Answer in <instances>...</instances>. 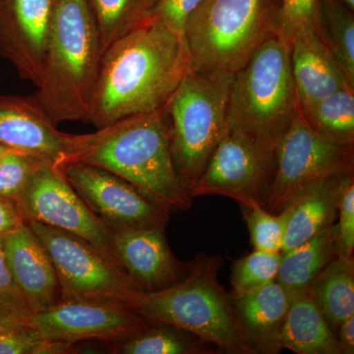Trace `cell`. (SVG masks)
<instances>
[{"label":"cell","mask_w":354,"mask_h":354,"mask_svg":"<svg viewBox=\"0 0 354 354\" xmlns=\"http://www.w3.org/2000/svg\"><path fill=\"white\" fill-rule=\"evenodd\" d=\"M353 167L354 145L323 136L299 109L277 148L274 176L261 205L278 215L314 184L351 174Z\"/></svg>","instance_id":"8"},{"label":"cell","mask_w":354,"mask_h":354,"mask_svg":"<svg viewBox=\"0 0 354 354\" xmlns=\"http://www.w3.org/2000/svg\"><path fill=\"white\" fill-rule=\"evenodd\" d=\"M16 204L25 221H39L75 234L116 264L111 251V228L88 208L62 167L41 162Z\"/></svg>","instance_id":"10"},{"label":"cell","mask_w":354,"mask_h":354,"mask_svg":"<svg viewBox=\"0 0 354 354\" xmlns=\"http://www.w3.org/2000/svg\"><path fill=\"white\" fill-rule=\"evenodd\" d=\"M276 155L239 131L227 128L190 196H225L262 204L274 171Z\"/></svg>","instance_id":"12"},{"label":"cell","mask_w":354,"mask_h":354,"mask_svg":"<svg viewBox=\"0 0 354 354\" xmlns=\"http://www.w3.org/2000/svg\"><path fill=\"white\" fill-rule=\"evenodd\" d=\"M113 259L141 291H158L176 285L189 272L171 252L165 227L111 228Z\"/></svg>","instance_id":"16"},{"label":"cell","mask_w":354,"mask_h":354,"mask_svg":"<svg viewBox=\"0 0 354 354\" xmlns=\"http://www.w3.org/2000/svg\"><path fill=\"white\" fill-rule=\"evenodd\" d=\"M0 306L25 318L32 314L31 307L18 288L7 264L2 245V235H0Z\"/></svg>","instance_id":"34"},{"label":"cell","mask_w":354,"mask_h":354,"mask_svg":"<svg viewBox=\"0 0 354 354\" xmlns=\"http://www.w3.org/2000/svg\"><path fill=\"white\" fill-rule=\"evenodd\" d=\"M351 174L324 179L304 191L288 209L281 252L290 250L335 225L342 187Z\"/></svg>","instance_id":"20"},{"label":"cell","mask_w":354,"mask_h":354,"mask_svg":"<svg viewBox=\"0 0 354 354\" xmlns=\"http://www.w3.org/2000/svg\"><path fill=\"white\" fill-rule=\"evenodd\" d=\"M298 109L290 46L276 35L234 74L227 128L243 133L276 155Z\"/></svg>","instance_id":"6"},{"label":"cell","mask_w":354,"mask_h":354,"mask_svg":"<svg viewBox=\"0 0 354 354\" xmlns=\"http://www.w3.org/2000/svg\"><path fill=\"white\" fill-rule=\"evenodd\" d=\"M10 151H15L12 150V149L7 148V147L1 145L0 144V157H1L2 155H4V153L10 152Z\"/></svg>","instance_id":"39"},{"label":"cell","mask_w":354,"mask_h":354,"mask_svg":"<svg viewBox=\"0 0 354 354\" xmlns=\"http://www.w3.org/2000/svg\"><path fill=\"white\" fill-rule=\"evenodd\" d=\"M279 344L297 354H342L337 335L308 290L290 295Z\"/></svg>","instance_id":"21"},{"label":"cell","mask_w":354,"mask_h":354,"mask_svg":"<svg viewBox=\"0 0 354 354\" xmlns=\"http://www.w3.org/2000/svg\"><path fill=\"white\" fill-rule=\"evenodd\" d=\"M290 62L300 111L342 88H354L316 31L295 35Z\"/></svg>","instance_id":"18"},{"label":"cell","mask_w":354,"mask_h":354,"mask_svg":"<svg viewBox=\"0 0 354 354\" xmlns=\"http://www.w3.org/2000/svg\"><path fill=\"white\" fill-rule=\"evenodd\" d=\"M111 346L113 353L120 354H196L213 349L197 335L160 323H152L127 341Z\"/></svg>","instance_id":"26"},{"label":"cell","mask_w":354,"mask_h":354,"mask_svg":"<svg viewBox=\"0 0 354 354\" xmlns=\"http://www.w3.org/2000/svg\"><path fill=\"white\" fill-rule=\"evenodd\" d=\"M26 324L51 341L75 344L95 339L115 344L127 341L152 323L122 302L73 299L62 300L35 312Z\"/></svg>","instance_id":"11"},{"label":"cell","mask_w":354,"mask_h":354,"mask_svg":"<svg viewBox=\"0 0 354 354\" xmlns=\"http://www.w3.org/2000/svg\"><path fill=\"white\" fill-rule=\"evenodd\" d=\"M301 113L323 136L344 145H354V88L332 93Z\"/></svg>","instance_id":"27"},{"label":"cell","mask_w":354,"mask_h":354,"mask_svg":"<svg viewBox=\"0 0 354 354\" xmlns=\"http://www.w3.org/2000/svg\"><path fill=\"white\" fill-rule=\"evenodd\" d=\"M26 320L27 318L25 317L17 315L10 310L0 306V332L23 325L26 323Z\"/></svg>","instance_id":"38"},{"label":"cell","mask_w":354,"mask_h":354,"mask_svg":"<svg viewBox=\"0 0 354 354\" xmlns=\"http://www.w3.org/2000/svg\"><path fill=\"white\" fill-rule=\"evenodd\" d=\"M281 256V252L254 249L252 253L235 260L230 279V295L241 297L276 281Z\"/></svg>","instance_id":"29"},{"label":"cell","mask_w":354,"mask_h":354,"mask_svg":"<svg viewBox=\"0 0 354 354\" xmlns=\"http://www.w3.org/2000/svg\"><path fill=\"white\" fill-rule=\"evenodd\" d=\"M73 346L46 339L26 323L0 332V354H64Z\"/></svg>","instance_id":"30"},{"label":"cell","mask_w":354,"mask_h":354,"mask_svg":"<svg viewBox=\"0 0 354 354\" xmlns=\"http://www.w3.org/2000/svg\"><path fill=\"white\" fill-rule=\"evenodd\" d=\"M200 1L201 0H164L156 18L181 34L188 15Z\"/></svg>","instance_id":"35"},{"label":"cell","mask_w":354,"mask_h":354,"mask_svg":"<svg viewBox=\"0 0 354 354\" xmlns=\"http://www.w3.org/2000/svg\"><path fill=\"white\" fill-rule=\"evenodd\" d=\"M26 223L15 202L0 197V235L8 234Z\"/></svg>","instance_id":"36"},{"label":"cell","mask_w":354,"mask_h":354,"mask_svg":"<svg viewBox=\"0 0 354 354\" xmlns=\"http://www.w3.org/2000/svg\"><path fill=\"white\" fill-rule=\"evenodd\" d=\"M26 223L50 256L62 300H109L125 304L139 290L113 261L90 242L39 221Z\"/></svg>","instance_id":"9"},{"label":"cell","mask_w":354,"mask_h":354,"mask_svg":"<svg viewBox=\"0 0 354 354\" xmlns=\"http://www.w3.org/2000/svg\"><path fill=\"white\" fill-rule=\"evenodd\" d=\"M334 225L281 253L276 281L288 295L308 290L317 274L335 257Z\"/></svg>","instance_id":"23"},{"label":"cell","mask_w":354,"mask_h":354,"mask_svg":"<svg viewBox=\"0 0 354 354\" xmlns=\"http://www.w3.org/2000/svg\"><path fill=\"white\" fill-rule=\"evenodd\" d=\"M88 134L57 129L35 97L0 95V144L64 167L75 162Z\"/></svg>","instance_id":"14"},{"label":"cell","mask_w":354,"mask_h":354,"mask_svg":"<svg viewBox=\"0 0 354 354\" xmlns=\"http://www.w3.org/2000/svg\"><path fill=\"white\" fill-rule=\"evenodd\" d=\"M44 160L10 151L0 157V197L17 202L30 179Z\"/></svg>","instance_id":"31"},{"label":"cell","mask_w":354,"mask_h":354,"mask_svg":"<svg viewBox=\"0 0 354 354\" xmlns=\"http://www.w3.org/2000/svg\"><path fill=\"white\" fill-rule=\"evenodd\" d=\"M7 264L32 313L62 301L55 267L27 223L2 235Z\"/></svg>","instance_id":"17"},{"label":"cell","mask_w":354,"mask_h":354,"mask_svg":"<svg viewBox=\"0 0 354 354\" xmlns=\"http://www.w3.org/2000/svg\"><path fill=\"white\" fill-rule=\"evenodd\" d=\"M55 1H57V0H55Z\"/></svg>","instance_id":"41"},{"label":"cell","mask_w":354,"mask_h":354,"mask_svg":"<svg viewBox=\"0 0 354 354\" xmlns=\"http://www.w3.org/2000/svg\"><path fill=\"white\" fill-rule=\"evenodd\" d=\"M281 25V0H201L181 32L190 70L234 75Z\"/></svg>","instance_id":"5"},{"label":"cell","mask_w":354,"mask_h":354,"mask_svg":"<svg viewBox=\"0 0 354 354\" xmlns=\"http://www.w3.org/2000/svg\"><path fill=\"white\" fill-rule=\"evenodd\" d=\"M308 291L333 332L354 315L353 257L335 256L317 274Z\"/></svg>","instance_id":"22"},{"label":"cell","mask_w":354,"mask_h":354,"mask_svg":"<svg viewBox=\"0 0 354 354\" xmlns=\"http://www.w3.org/2000/svg\"><path fill=\"white\" fill-rule=\"evenodd\" d=\"M55 0H0V57L38 87Z\"/></svg>","instance_id":"15"},{"label":"cell","mask_w":354,"mask_h":354,"mask_svg":"<svg viewBox=\"0 0 354 354\" xmlns=\"http://www.w3.org/2000/svg\"><path fill=\"white\" fill-rule=\"evenodd\" d=\"M337 223H335V256L353 257L354 250V176H349L339 198Z\"/></svg>","instance_id":"33"},{"label":"cell","mask_w":354,"mask_h":354,"mask_svg":"<svg viewBox=\"0 0 354 354\" xmlns=\"http://www.w3.org/2000/svg\"><path fill=\"white\" fill-rule=\"evenodd\" d=\"M319 0H281V25L279 36L290 46L298 32L316 31Z\"/></svg>","instance_id":"32"},{"label":"cell","mask_w":354,"mask_h":354,"mask_svg":"<svg viewBox=\"0 0 354 354\" xmlns=\"http://www.w3.org/2000/svg\"><path fill=\"white\" fill-rule=\"evenodd\" d=\"M62 171L88 208L111 230L167 227L171 209L113 172L82 162H69Z\"/></svg>","instance_id":"13"},{"label":"cell","mask_w":354,"mask_h":354,"mask_svg":"<svg viewBox=\"0 0 354 354\" xmlns=\"http://www.w3.org/2000/svg\"><path fill=\"white\" fill-rule=\"evenodd\" d=\"M176 285L158 291L135 290L127 304L150 323L167 324L228 354H258L235 317L232 297L218 276L220 255L199 254Z\"/></svg>","instance_id":"4"},{"label":"cell","mask_w":354,"mask_h":354,"mask_svg":"<svg viewBox=\"0 0 354 354\" xmlns=\"http://www.w3.org/2000/svg\"><path fill=\"white\" fill-rule=\"evenodd\" d=\"M189 70L183 35L156 18L104 51L88 123L164 109Z\"/></svg>","instance_id":"1"},{"label":"cell","mask_w":354,"mask_h":354,"mask_svg":"<svg viewBox=\"0 0 354 354\" xmlns=\"http://www.w3.org/2000/svg\"><path fill=\"white\" fill-rule=\"evenodd\" d=\"M102 57L88 0H57L36 95L55 124L90 122Z\"/></svg>","instance_id":"3"},{"label":"cell","mask_w":354,"mask_h":354,"mask_svg":"<svg viewBox=\"0 0 354 354\" xmlns=\"http://www.w3.org/2000/svg\"><path fill=\"white\" fill-rule=\"evenodd\" d=\"M290 301V295L277 281L252 292L232 297L237 323L258 353L278 354L283 351L279 335Z\"/></svg>","instance_id":"19"},{"label":"cell","mask_w":354,"mask_h":354,"mask_svg":"<svg viewBox=\"0 0 354 354\" xmlns=\"http://www.w3.org/2000/svg\"><path fill=\"white\" fill-rule=\"evenodd\" d=\"M237 203L241 207L254 249L281 252L288 209L276 215L263 208L257 200L245 199Z\"/></svg>","instance_id":"28"},{"label":"cell","mask_w":354,"mask_h":354,"mask_svg":"<svg viewBox=\"0 0 354 354\" xmlns=\"http://www.w3.org/2000/svg\"><path fill=\"white\" fill-rule=\"evenodd\" d=\"M337 342L342 354L354 353V315L348 317L337 328Z\"/></svg>","instance_id":"37"},{"label":"cell","mask_w":354,"mask_h":354,"mask_svg":"<svg viewBox=\"0 0 354 354\" xmlns=\"http://www.w3.org/2000/svg\"><path fill=\"white\" fill-rule=\"evenodd\" d=\"M94 15L102 55L130 32L156 19L164 0H88Z\"/></svg>","instance_id":"24"},{"label":"cell","mask_w":354,"mask_h":354,"mask_svg":"<svg viewBox=\"0 0 354 354\" xmlns=\"http://www.w3.org/2000/svg\"><path fill=\"white\" fill-rule=\"evenodd\" d=\"M346 6L348 7L349 9L353 10L354 9V0H342Z\"/></svg>","instance_id":"40"},{"label":"cell","mask_w":354,"mask_h":354,"mask_svg":"<svg viewBox=\"0 0 354 354\" xmlns=\"http://www.w3.org/2000/svg\"><path fill=\"white\" fill-rule=\"evenodd\" d=\"M317 32L354 86V16L342 0H319Z\"/></svg>","instance_id":"25"},{"label":"cell","mask_w":354,"mask_h":354,"mask_svg":"<svg viewBox=\"0 0 354 354\" xmlns=\"http://www.w3.org/2000/svg\"><path fill=\"white\" fill-rule=\"evenodd\" d=\"M75 162L113 172L171 211H186L192 205L172 162L165 106L88 133Z\"/></svg>","instance_id":"2"},{"label":"cell","mask_w":354,"mask_h":354,"mask_svg":"<svg viewBox=\"0 0 354 354\" xmlns=\"http://www.w3.org/2000/svg\"><path fill=\"white\" fill-rule=\"evenodd\" d=\"M234 79L189 70L165 106L172 162L189 194L227 131Z\"/></svg>","instance_id":"7"}]
</instances>
